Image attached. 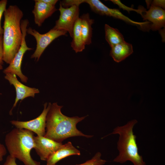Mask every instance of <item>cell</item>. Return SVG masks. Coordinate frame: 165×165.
Returning a JSON list of instances; mask_svg holds the SVG:
<instances>
[{
  "instance_id": "obj_1",
  "label": "cell",
  "mask_w": 165,
  "mask_h": 165,
  "mask_svg": "<svg viewBox=\"0 0 165 165\" xmlns=\"http://www.w3.org/2000/svg\"><path fill=\"white\" fill-rule=\"evenodd\" d=\"M63 106L57 102L51 104L46 119V133L44 136L58 142L72 137L82 136L87 138L93 136L85 134L76 128V125L87 116L70 117L63 114Z\"/></svg>"
},
{
  "instance_id": "obj_2",
  "label": "cell",
  "mask_w": 165,
  "mask_h": 165,
  "mask_svg": "<svg viewBox=\"0 0 165 165\" xmlns=\"http://www.w3.org/2000/svg\"><path fill=\"white\" fill-rule=\"evenodd\" d=\"M4 14L3 60L9 64L21 45L22 34L20 23L23 13L17 6L10 5L5 11Z\"/></svg>"
},
{
  "instance_id": "obj_3",
  "label": "cell",
  "mask_w": 165,
  "mask_h": 165,
  "mask_svg": "<svg viewBox=\"0 0 165 165\" xmlns=\"http://www.w3.org/2000/svg\"><path fill=\"white\" fill-rule=\"evenodd\" d=\"M137 123L136 119L131 120L123 126L117 127L111 133L107 135H119L117 143L119 153L113 162L123 163L129 161L134 165H146L142 156L138 152L136 137L133 131L134 127Z\"/></svg>"
},
{
  "instance_id": "obj_4",
  "label": "cell",
  "mask_w": 165,
  "mask_h": 165,
  "mask_svg": "<svg viewBox=\"0 0 165 165\" xmlns=\"http://www.w3.org/2000/svg\"><path fill=\"white\" fill-rule=\"evenodd\" d=\"M33 132L27 130L16 128L6 135L5 142L9 155L22 162L24 165H40L31 155L34 148Z\"/></svg>"
},
{
  "instance_id": "obj_5",
  "label": "cell",
  "mask_w": 165,
  "mask_h": 165,
  "mask_svg": "<svg viewBox=\"0 0 165 165\" xmlns=\"http://www.w3.org/2000/svg\"><path fill=\"white\" fill-rule=\"evenodd\" d=\"M29 22L27 19L22 20L20 23V27L22 34V38L20 47L9 66L3 70L5 74L10 73L14 74L18 76L23 82L26 83L28 78L24 75L21 70V66L23 58L25 53L28 50L32 49L28 47L25 40L27 34V27Z\"/></svg>"
},
{
  "instance_id": "obj_6",
  "label": "cell",
  "mask_w": 165,
  "mask_h": 165,
  "mask_svg": "<svg viewBox=\"0 0 165 165\" xmlns=\"http://www.w3.org/2000/svg\"><path fill=\"white\" fill-rule=\"evenodd\" d=\"M27 33L33 36L36 40V48L31 58L38 61L44 50L52 41L60 36L66 35L67 32L52 28L47 32L41 34L35 29L29 28L27 29Z\"/></svg>"
},
{
  "instance_id": "obj_7",
  "label": "cell",
  "mask_w": 165,
  "mask_h": 165,
  "mask_svg": "<svg viewBox=\"0 0 165 165\" xmlns=\"http://www.w3.org/2000/svg\"><path fill=\"white\" fill-rule=\"evenodd\" d=\"M59 10L60 15L53 28L68 32L72 38L75 22L79 17V6L73 5L68 8L63 7L60 3Z\"/></svg>"
},
{
  "instance_id": "obj_8",
  "label": "cell",
  "mask_w": 165,
  "mask_h": 165,
  "mask_svg": "<svg viewBox=\"0 0 165 165\" xmlns=\"http://www.w3.org/2000/svg\"><path fill=\"white\" fill-rule=\"evenodd\" d=\"M80 2L81 4L83 3H87L92 10L97 13L101 15L112 16L132 25L143 28L150 23L147 21L141 22L132 20L124 15L119 9L109 8L99 0H80Z\"/></svg>"
},
{
  "instance_id": "obj_9",
  "label": "cell",
  "mask_w": 165,
  "mask_h": 165,
  "mask_svg": "<svg viewBox=\"0 0 165 165\" xmlns=\"http://www.w3.org/2000/svg\"><path fill=\"white\" fill-rule=\"evenodd\" d=\"M51 104L46 103L42 113L36 118L26 121L12 120L11 124L16 128L25 129L35 133L37 135L44 136L46 133V119Z\"/></svg>"
},
{
  "instance_id": "obj_10",
  "label": "cell",
  "mask_w": 165,
  "mask_h": 165,
  "mask_svg": "<svg viewBox=\"0 0 165 165\" xmlns=\"http://www.w3.org/2000/svg\"><path fill=\"white\" fill-rule=\"evenodd\" d=\"M34 148L40 159L46 161L63 144L45 136H34Z\"/></svg>"
},
{
  "instance_id": "obj_11",
  "label": "cell",
  "mask_w": 165,
  "mask_h": 165,
  "mask_svg": "<svg viewBox=\"0 0 165 165\" xmlns=\"http://www.w3.org/2000/svg\"><path fill=\"white\" fill-rule=\"evenodd\" d=\"M141 16L144 20H147L152 23L149 26L153 31L160 30L165 27V11L161 7L151 5L148 10L145 9Z\"/></svg>"
},
{
  "instance_id": "obj_12",
  "label": "cell",
  "mask_w": 165,
  "mask_h": 165,
  "mask_svg": "<svg viewBox=\"0 0 165 165\" xmlns=\"http://www.w3.org/2000/svg\"><path fill=\"white\" fill-rule=\"evenodd\" d=\"M5 78L9 81L10 85L14 86L16 93L15 102L10 112H11L13 108L16 106L20 100H23L29 97H34L35 94L39 92L38 89L27 86L22 83L18 80L16 75L14 74L6 73Z\"/></svg>"
},
{
  "instance_id": "obj_13",
  "label": "cell",
  "mask_w": 165,
  "mask_h": 165,
  "mask_svg": "<svg viewBox=\"0 0 165 165\" xmlns=\"http://www.w3.org/2000/svg\"><path fill=\"white\" fill-rule=\"evenodd\" d=\"M34 1V8L32 13L34 16L35 23L40 27L45 20L50 16L57 9L55 6L48 5L42 0Z\"/></svg>"
},
{
  "instance_id": "obj_14",
  "label": "cell",
  "mask_w": 165,
  "mask_h": 165,
  "mask_svg": "<svg viewBox=\"0 0 165 165\" xmlns=\"http://www.w3.org/2000/svg\"><path fill=\"white\" fill-rule=\"evenodd\" d=\"M80 152L72 145L68 142L62 145L50 155L46 160L47 165H54L62 159L68 156L73 155H80Z\"/></svg>"
},
{
  "instance_id": "obj_15",
  "label": "cell",
  "mask_w": 165,
  "mask_h": 165,
  "mask_svg": "<svg viewBox=\"0 0 165 165\" xmlns=\"http://www.w3.org/2000/svg\"><path fill=\"white\" fill-rule=\"evenodd\" d=\"M133 52L132 44L124 41L111 47L110 55L115 61L119 63L125 59Z\"/></svg>"
},
{
  "instance_id": "obj_16",
  "label": "cell",
  "mask_w": 165,
  "mask_h": 165,
  "mask_svg": "<svg viewBox=\"0 0 165 165\" xmlns=\"http://www.w3.org/2000/svg\"><path fill=\"white\" fill-rule=\"evenodd\" d=\"M81 20V32L85 45H89L92 42V28L91 26L94 20L91 19L89 13L83 14L79 17Z\"/></svg>"
},
{
  "instance_id": "obj_17",
  "label": "cell",
  "mask_w": 165,
  "mask_h": 165,
  "mask_svg": "<svg viewBox=\"0 0 165 165\" xmlns=\"http://www.w3.org/2000/svg\"><path fill=\"white\" fill-rule=\"evenodd\" d=\"M71 46L76 53L81 52L85 49L81 29V20L79 17L77 19L74 25Z\"/></svg>"
},
{
  "instance_id": "obj_18",
  "label": "cell",
  "mask_w": 165,
  "mask_h": 165,
  "mask_svg": "<svg viewBox=\"0 0 165 165\" xmlns=\"http://www.w3.org/2000/svg\"><path fill=\"white\" fill-rule=\"evenodd\" d=\"M105 30V39L111 47L125 41L123 35L118 29L106 24Z\"/></svg>"
},
{
  "instance_id": "obj_19",
  "label": "cell",
  "mask_w": 165,
  "mask_h": 165,
  "mask_svg": "<svg viewBox=\"0 0 165 165\" xmlns=\"http://www.w3.org/2000/svg\"><path fill=\"white\" fill-rule=\"evenodd\" d=\"M101 156V153L98 152L90 160L82 163L76 165H104L107 161L102 159Z\"/></svg>"
},
{
  "instance_id": "obj_20",
  "label": "cell",
  "mask_w": 165,
  "mask_h": 165,
  "mask_svg": "<svg viewBox=\"0 0 165 165\" xmlns=\"http://www.w3.org/2000/svg\"><path fill=\"white\" fill-rule=\"evenodd\" d=\"M110 1L112 2L114 4L118 5L119 8L122 9L124 10H126L129 13H130V11H133L140 14L141 15L144 9V8L142 6H139L138 9H134L132 8L129 7L122 3L119 0H111Z\"/></svg>"
},
{
  "instance_id": "obj_21",
  "label": "cell",
  "mask_w": 165,
  "mask_h": 165,
  "mask_svg": "<svg viewBox=\"0 0 165 165\" xmlns=\"http://www.w3.org/2000/svg\"><path fill=\"white\" fill-rule=\"evenodd\" d=\"M7 0H1L0 1V35H3V30L1 26V20L3 13L6 9V6L7 4Z\"/></svg>"
},
{
  "instance_id": "obj_22",
  "label": "cell",
  "mask_w": 165,
  "mask_h": 165,
  "mask_svg": "<svg viewBox=\"0 0 165 165\" xmlns=\"http://www.w3.org/2000/svg\"><path fill=\"white\" fill-rule=\"evenodd\" d=\"M16 160V158L9 155L7 156L3 165H17Z\"/></svg>"
},
{
  "instance_id": "obj_23",
  "label": "cell",
  "mask_w": 165,
  "mask_h": 165,
  "mask_svg": "<svg viewBox=\"0 0 165 165\" xmlns=\"http://www.w3.org/2000/svg\"><path fill=\"white\" fill-rule=\"evenodd\" d=\"M151 5L159 7L163 9L165 8V1L163 0H154L151 3Z\"/></svg>"
},
{
  "instance_id": "obj_24",
  "label": "cell",
  "mask_w": 165,
  "mask_h": 165,
  "mask_svg": "<svg viewBox=\"0 0 165 165\" xmlns=\"http://www.w3.org/2000/svg\"><path fill=\"white\" fill-rule=\"evenodd\" d=\"M3 35H0V64L2 65L3 62Z\"/></svg>"
},
{
  "instance_id": "obj_25",
  "label": "cell",
  "mask_w": 165,
  "mask_h": 165,
  "mask_svg": "<svg viewBox=\"0 0 165 165\" xmlns=\"http://www.w3.org/2000/svg\"><path fill=\"white\" fill-rule=\"evenodd\" d=\"M7 153V150L5 146L0 142V161L3 160V157Z\"/></svg>"
},
{
  "instance_id": "obj_26",
  "label": "cell",
  "mask_w": 165,
  "mask_h": 165,
  "mask_svg": "<svg viewBox=\"0 0 165 165\" xmlns=\"http://www.w3.org/2000/svg\"><path fill=\"white\" fill-rule=\"evenodd\" d=\"M43 2L50 5L55 6L58 2L57 0H42Z\"/></svg>"
},
{
  "instance_id": "obj_27",
  "label": "cell",
  "mask_w": 165,
  "mask_h": 165,
  "mask_svg": "<svg viewBox=\"0 0 165 165\" xmlns=\"http://www.w3.org/2000/svg\"><path fill=\"white\" fill-rule=\"evenodd\" d=\"M3 69V67L2 66V65L0 64V70H2Z\"/></svg>"
},
{
  "instance_id": "obj_28",
  "label": "cell",
  "mask_w": 165,
  "mask_h": 165,
  "mask_svg": "<svg viewBox=\"0 0 165 165\" xmlns=\"http://www.w3.org/2000/svg\"><path fill=\"white\" fill-rule=\"evenodd\" d=\"M57 165V164H55V165Z\"/></svg>"
}]
</instances>
